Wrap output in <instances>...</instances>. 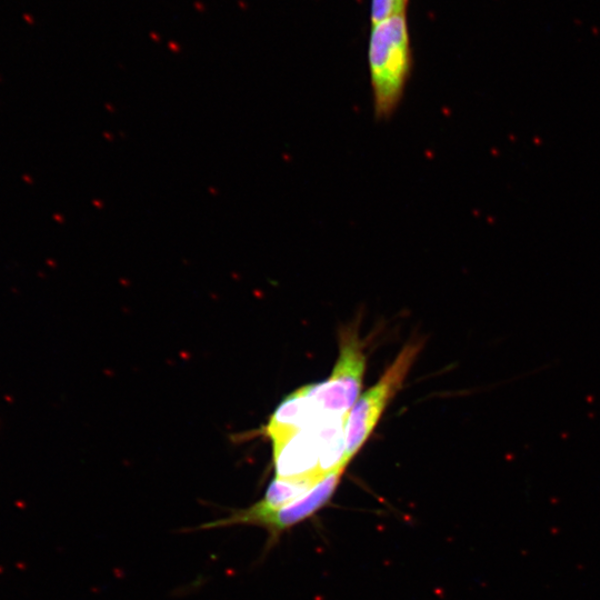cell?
Masks as SVG:
<instances>
[{
    "label": "cell",
    "mask_w": 600,
    "mask_h": 600,
    "mask_svg": "<svg viewBox=\"0 0 600 600\" xmlns=\"http://www.w3.org/2000/svg\"><path fill=\"white\" fill-rule=\"evenodd\" d=\"M346 467L339 466L334 469L306 495L275 512L254 513L248 508L238 509L229 516L199 526L198 529L208 530L240 525L260 527L268 533L266 548L270 549L288 530L304 523L328 505L336 493Z\"/></svg>",
    "instance_id": "4"
},
{
    "label": "cell",
    "mask_w": 600,
    "mask_h": 600,
    "mask_svg": "<svg viewBox=\"0 0 600 600\" xmlns=\"http://www.w3.org/2000/svg\"><path fill=\"white\" fill-rule=\"evenodd\" d=\"M423 343L412 340L398 354L378 383L360 395L350 410L345 433V460L349 464L365 445L382 418L388 404L402 389L410 368L413 367Z\"/></svg>",
    "instance_id": "3"
},
{
    "label": "cell",
    "mask_w": 600,
    "mask_h": 600,
    "mask_svg": "<svg viewBox=\"0 0 600 600\" xmlns=\"http://www.w3.org/2000/svg\"><path fill=\"white\" fill-rule=\"evenodd\" d=\"M325 477L312 476L296 479H286L275 477L270 483L267 492L262 500L248 507L250 512L269 513L275 512L289 504H292L300 497L306 495Z\"/></svg>",
    "instance_id": "6"
},
{
    "label": "cell",
    "mask_w": 600,
    "mask_h": 600,
    "mask_svg": "<svg viewBox=\"0 0 600 600\" xmlns=\"http://www.w3.org/2000/svg\"><path fill=\"white\" fill-rule=\"evenodd\" d=\"M406 0H373L372 22L373 25L397 14L404 13Z\"/></svg>",
    "instance_id": "7"
},
{
    "label": "cell",
    "mask_w": 600,
    "mask_h": 600,
    "mask_svg": "<svg viewBox=\"0 0 600 600\" xmlns=\"http://www.w3.org/2000/svg\"><path fill=\"white\" fill-rule=\"evenodd\" d=\"M322 418L310 400L309 386L290 394L275 410L265 428L266 435L272 440L273 452L296 435L315 426Z\"/></svg>",
    "instance_id": "5"
},
{
    "label": "cell",
    "mask_w": 600,
    "mask_h": 600,
    "mask_svg": "<svg viewBox=\"0 0 600 600\" xmlns=\"http://www.w3.org/2000/svg\"><path fill=\"white\" fill-rule=\"evenodd\" d=\"M366 355L358 325L339 332V357L326 382L309 385V397L319 416L348 418L363 388Z\"/></svg>",
    "instance_id": "2"
},
{
    "label": "cell",
    "mask_w": 600,
    "mask_h": 600,
    "mask_svg": "<svg viewBox=\"0 0 600 600\" xmlns=\"http://www.w3.org/2000/svg\"><path fill=\"white\" fill-rule=\"evenodd\" d=\"M368 58L374 114L379 120L388 119L402 103L412 68L404 13L373 25Z\"/></svg>",
    "instance_id": "1"
}]
</instances>
